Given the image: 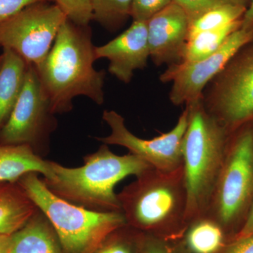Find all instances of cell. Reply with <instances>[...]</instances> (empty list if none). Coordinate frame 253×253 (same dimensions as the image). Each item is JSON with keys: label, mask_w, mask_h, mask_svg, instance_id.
<instances>
[{"label": "cell", "mask_w": 253, "mask_h": 253, "mask_svg": "<svg viewBox=\"0 0 253 253\" xmlns=\"http://www.w3.org/2000/svg\"><path fill=\"white\" fill-rule=\"evenodd\" d=\"M241 28L253 31V0H250L249 7L241 20Z\"/></svg>", "instance_id": "30"}, {"label": "cell", "mask_w": 253, "mask_h": 253, "mask_svg": "<svg viewBox=\"0 0 253 253\" xmlns=\"http://www.w3.org/2000/svg\"><path fill=\"white\" fill-rule=\"evenodd\" d=\"M103 120L109 126V135L94 139L102 144L123 146L151 167L171 172L183 165L182 144L188 125V109L181 113L172 130L151 139L138 137L127 129L125 118L113 110H106Z\"/></svg>", "instance_id": "10"}, {"label": "cell", "mask_w": 253, "mask_h": 253, "mask_svg": "<svg viewBox=\"0 0 253 253\" xmlns=\"http://www.w3.org/2000/svg\"><path fill=\"white\" fill-rule=\"evenodd\" d=\"M253 235V202L250 208L249 214L246 217L244 225L241 228V230L235 236L234 239H243V238L249 237Z\"/></svg>", "instance_id": "29"}, {"label": "cell", "mask_w": 253, "mask_h": 253, "mask_svg": "<svg viewBox=\"0 0 253 253\" xmlns=\"http://www.w3.org/2000/svg\"><path fill=\"white\" fill-rule=\"evenodd\" d=\"M219 253H253V236L231 240Z\"/></svg>", "instance_id": "28"}, {"label": "cell", "mask_w": 253, "mask_h": 253, "mask_svg": "<svg viewBox=\"0 0 253 253\" xmlns=\"http://www.w3.org/2000/svg\"></svg>", "instance_id": "33"}, {"label": "cell", "mask_w": 253, "mask_h": 253, "mask_svg": "<svg viewBox=\"0 0 253 253\" xmlns=\"http://www.w3.org/2000/svg\"><path fill=\"white\" fill-rule=\"evenodd\" d=\"M236 21L220 29L201 32L188 38L180 62L191 63L206 59L222 46L231 33L241 26Z\"/></svg>", "instance_id": "19"}, {"label": "cell", "mask_w": 253, "mask_h": 253, "mask_svg": "<svg viewBox=\"0 0 253 253\" xmlns=\"http://www.w3.org/2000/svg\"><path fill=\"white\" fill-rule=\"evenodd\" d=\"M140 253H187L179 240H168L143 233Z\"/></svg>", "instance_id": "25"}, {"label": "cell", "mask_w": 253, "mask_h": 253, "mask_svg": "<svg viewBox=\"0 0 253 253\" xmlns=\"http://www.w3.org/2000/svg\"><path fill=\"white\" fill-rule=\"evenodd\" d=\"M38 208L17 181L0 182V234L11 236L22 228Z\"/></svg>", "instance_id": "15"}, {"label": "cell", "mask_w": 253, "mask_h": 253, "mask_svg": "<svg viewBox=\"0 0 253 253\" xmlns=\"http://www.w3.org/2000/svg\"><path fill=\"white\" fill-rule=\"evenodd\" d=\"M11 236L0 234V253H9Z\"/></svg>", "instance_id": "31"}, {"label": "cell", "mask_w": 253, "mask_h": 253, "mask_svg": "<svg viewBox=\"0 0 253 253\" xmlns=\"http://www.w3.org/2000/svg\"><path fill=\"white\" fill-rule=\"evenodd\" d=\"M93 20L111 32L120 29L131 16V0H91Z\"/></svg>", "instance_id": "20"}, {"label": "cell", "mask_w": 253, "mask_h": 253, "mask_svg": "<svg viewBox=\"0 0 253 253\" xmlns=\"http://www.w3.org/2000/svg\"><path fill=\"white\" fill-rule=\"evenodd\" d=\"M83 163L81 167L68 168L50 161L51 174L42 180L61 199L102 212H122L115 186L126 176H137L151 167L130 153L115 154L105 144L84 156Z\"/></svg>", "instance_id": "3"}, {"label": "cell", "mask_w": 253, "mask_h": 253, "mask_svg": "<svg viewBox=\"0 0 253 253\" xmlns=\"http://www.w3.org/2000/svg\"><path fill=\"white\" fill-rule=\"evenodd\" d=\"M51 0H0V24L30 5Z\"/></svg>", "instance_id": "27"}, {"label": "cell", "mask_w": 253, "mask_h": 253, "mask_svg": "<svg viewBox=\"0 0 253 253\" xmlns=\"http://www.w3.org/2000/svg\"><path fill=\"white\" fill-rule=\"evenodd\" d=\"M247 8L241 6H224L208 11L189 22V36L201 32L220 29L242 20Z\"/></svg>", "instance_id": "21"}, {"label": "cell", "mask_w": 253, "mask_h": 253, "mask_svg": "<svg viewBox=\"0 0 253 253\" xmlns=\"http://www.w3.org/2000/svg\"><path fill=\"white\" fill-rule=\"evenodd\" d=\"M143 233L127 224L118 228L93 253H140Z\"/></svg>", "instance_id": "22"}, {"label": "cell", "mask_w": 253, "mask_h": 253, "mask_svg": "<svg viewBox=\"0 0 253 253\" xmlns=\"http://www.w3.org/2000/svg\"><path fill=\"white\" fill-rule=\"evenodd\" d=\"M253 202V123L231 133L224 165L207 214L229 241L244 225Z\"/></svg>", "instance_id": "6"}, {"label": "cell", "mask_w": 253, "mask_h": 253, "mask_svg": "<svg viewBox=\"0 0 253 253\" xmlns=\"http://www.w3.org/2000/svg\"><path fill=\"white\" fill-rule=\"evenodd\" d=\"M37 172L17 181L54 227L64 253H93L113 231L126 225L122 212L89 211L53 194Z\"/></svg>", "instance_id": "5"}, {"label": "cell", "mask_w": 253, "mask_h": 253, "mask_svg": "<svg viewBox=\"0 0 253 253\" xmlns=\"http://www.w3.org/2000/svg\"><path fill=\"white\" fill-rule=\"evenodd\" d=\"M94 49L89 26H79L67 18L45 59L35 67L55 114L72 111L78 96L104 104L106 73L94 68Z\"/></svg>", "instance_id": "1"}, {"label": "cell", "mask_w": 253, "mask_h": 253, "mask_svg": "<svg viewBox=\"0 0 253 253\" xmlns=\"http://www.w3.org/2000/svg\"><path fill=\"white\" fill-rule=\"evenodd\" d=\"M0 62V131L9 119L22 89L29 64L14 51L1 49Z\"/></svg>", "instance_id": "16"}, {"label": "cell", "mask_w": 253, "mask_h": 253, "mask_svg": "<svg viewBox=\"0 0 253 253\" xmlns=\"http://www.w3.org/2000/svg\"><path fill=\"white\" fill-rule=\"evenodd\" d=\"M68 20L79 26H89L93 20L91 0H51Z\"/></svg>", "instance_id": "24"}, {"label": "cell", "mask_w": 253, "mask_h": 253, "mask_svg": "<svg viewBox=\"0 0 253 253\" xmlns=\"http://www.w3.org/2000/svg\"><path fill=\"white\" fill-rule=\"evenodd\" d=\"M57 126L36 68L29 65L14 109L0 131V144L27 146L44 158L49 154L51 136Z\"/></svg>", "instance_id": "8"}, {"label": "cell", "mask_w": 253, "mask_h": 253, "mask_svg": "<svg viewBox=\"0 0 253 253\" xmlns=\"http://www.w3.org/2000/svg\"><path fill=\"white\" fill-rule=\"evenodd\" d=\"M96 60L109 61V72L123 83H130L136 70L150 58L147 23L133 21L130 27L104 45L95 46Z\"/></svg>", "instance_id": "13"}, {"label": "cell", "mask_w": 253, "mask_h": 253, "mask_svg": "<svg viewBox=\"0 0 253 253\" xmlns=\"http://www.w3.org/2000/svg\"><path fill=\"white\" fill-rule=\"evenodd\" d=\"M203 94L210 114L233 133L253 123V41L238 51Z\"/></svg>", "instance_id": "7"}, {"label": "cell", "mask_w": 253, "mask_h": 253, "mask_svg": "<svg viewBox=\"0 0 253 253\" xmlns=\"http://www.w3.org/2000/svg\"><path fill=\"white\" fill-rule=\"evenodd\" d=\"M172 0H131L133 21L146 22L170 4Z\"/></svg>", "instance_id": "26"}, {"label": "cell", "mask_w": 253, "mask_h": 253, "mask_svg": "<svg viewBox=\"0 0 253 253\" xmlns=\"http://www.w3.org/2000/svg\"><path fill=\"white\" fill-rule=\"evenodd\" d=\"M9 253H64L54 227L39 209L11 235Z\"/></svg>", "instance_id": "14"}, {"label": "cell", "mask_w": 253, "mask_h": 253, "mask_svg": "<svg viewBox=\"0 0 253 253\" xmlns=\"http://www.w3.org/2000/svg\"><path fill=\"white\" fill-rule=\"evenodd\" d=\"M186 107L188 125L182 157L188 193V224L207 214L231 134L208 112L203 98Z\"/></svg>", "instance_id": "4"}, {"label": "cell", "mask_w": 253, "mask_h": 253, "mask_svg": "<svg viewBox=\"0 0 253 253\" xmlns=\"http://www.w3.org/2000/svg\"><path fill=\"white\" fill-rule=\"evenodd\" d=\"M253 41V31L240 28L231 33L216 52L195 62L169 65L161 75L162 83H172L169 99L175 106L203 98L205 89L241 48Z\"/></svg>", "instance_id": "11"}, {"label": "cell", "mask_w": 253, "mask_h": 253, "mask_svg": "<svg viewBox=\"0 0 253 253\" xmlns=\"http://www.w3.org/2000/svg\"><path fill=\"white\" fill-rule=\"evenodd\" d=\"M50 161L35 154L27 146L0 144V182L17 181L29 172L49 177Z\"/></svg>", "instance_id": "17"}, {"label": "cell", "mask_w": 253, "mask_h": 253, "mask_svg": "<svg viewBox=\"0 0 253 253\" xmlns=\"http://www.w3.org/2000/svg\"><path fill=\"white\" fill-rule=\"evenodd\" d=\"M179 241L187 253H219L229 238L215 219L205 214L188 223Z\"/></svg>", "instance_id": "18"}, {"label": "cell", "mask_w": 253, "mask_h": 253, "mask_svg": "<svg viewBox=\"0 0 253 253\" xmlns=\"http://www.w3.org/2000/svg\"><path fill=\"white\" fill-rule=\"evenodd\" d=\"M117 194L127 225L163 239H181L187 226L183 165L171 172L150 167Z\"/></svg>", "instance_id": "2"}, {"label": "cell", "mask_w": 253, "mask_h": 253, "mask_svg": "<svg viewBox=\"0 0 253 253\" xmlns=\"http://www.w3.org/2000/svg\"><path fill=\"white\" fill-rule=\"evenodd\" d=\"M181 6L190 21L199 17L208 11L224 6L249 7L250 0H172Z\"/></svg>", "instance_id": "23"}, {"label": "cell", "mask_w": 253, "mask_h": 253, "mask_svg": "<svg viewBox=\"0 0 253 253\" xmlns=\"http://www.w3.org/2000/svg\"><path fill=\"white\" fill-rule=\"evenodd\" d=\"M66 19L64 13L51 1L26 6L0 24V49L11 50L28 64L39 67Z\"/></svg>", "instance_id": "9"}, {"label": "cell", "mask_w": 253, "mask_h": 253, "mask_svg": "<svg viewBox=\"0 0 253 253\" xmlns=\"http://www.w3.org/2000/svg\"><path fill=\"white\" fill-rule=\"evenodd\" d=\"M1 54L0 53V62H1Z\"/></svg>", "instance_id": "32"}, {"label": "cell", "mask_w": 253, "mask_h": 253, "mask_svg": "<svg viewBox=\"0 0 253 253\" xmlns=\"http://www.w3.org/2000/svg\"><path fill=\"white\" fill-rule=\"evenodd\" d=\"M189 28L185 11L173 1L148 21L150 58L156 66L180 62Z\"/></svg>", "instance_id": "12"}]
</instances>
